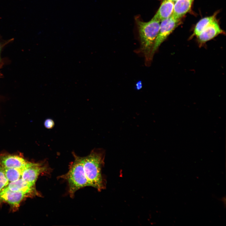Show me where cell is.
I'll list each match as a JSON object with an SVG mask.
<instances>
[{
    "label": "cell",
    "instance_id": "6da1fadb",
    "mask_svg": "<svg viewBox=\"0 0 226 226\" xmlns=\"http://www.w3.org/2000/svg\"><path fill=\"white\" fill-rule=\"evenodd\" d=\"M72 154L74 160L70 163L68 171L57 177L67 182L70 197L73 198L78 190L87 186L94 187L98 191L105 189L106 181L102 169L105 164V150L94 148L84 157L73 152Z\"/></svg>",
    "mask_w": 226,
    "mask_h": 226
},
{
    "label": "cell",
    "instance_id": "7a4b0ae2",
    "mask_svg": "<svg viewBox=\"0 0 226 226\" xmlns=\"http://www.w3.org/2000/svg\"><path fill=\"white\" fill-rule=\"evenodd\" d=\"M141 42V51L143 53L147 65L153 57L152 52L155 40L158 34L160 22L152 18L147 22L138 20L137 21Z\"/></svg>",
    "mask_w": 226,
    "mask_h": 226
},
{
    "label": "cell",
    "instance_id": "3957f363",
    "mask_svg": "<svg viewBox=\"0 0 226 226\" xmlns=\"http://www.w3.org/2000/svg\"><path fill=\"white\" fill-rule=\"evenodd\" d=\"M52 169L46 160L39 162L29 161L24 168L21 178L29 183L35 185V183L40 175H50Z\"/></svg>",
    "mask_w": 226,
    "mask_h": 226
},
{
    "label": "cell",
    "instance_id": "277c9868",
    "mask_svg": "<svg viewBox=\"0 0 226 226\" xmlns=\"http://www.w3.org/2000/svg\"><path fill=\"white\" fill-rule=\"evenodd\" d=\"M180 20V19L175 18L172 15L169 18L161 22L152 52L153 56L160 45L178 25Z\"/></svg>",
    "mask_w": 226,
    "mask_h": 226
},
{
    "label": "cell",
    "instance_id": "5b68a950",
    "mask_svg": "<svg viewBox=\"0 0 226 226\" xmlns=\"http://www.w3.org/2000/svg\"><path fill=\"white\" fill-rule=\"evenodd\" d=\"M28 197L32 196L24 191H12L4 187L0 192V204L3 202L7 203L13 211H15L19 208L22 200Z\"/></svg>",
    "mask_w": 226,
    "mask_h": 226
},
{
    "label": "cell",
    "instance_id": "8992f818",
    "mask_svg": "<svg viewBox=\"0 0 226 226\" xmlns=\"http://www.w3.org/2000/svg\"><path fill=\"white\" fill-rule=\"evenodd\" d=\"M29 162L21 153H0V167L3 168H20L24 167Z\"/></svg>",
    "mask_w": 226,
    "mask_h": 226
},
{
    "label": "cell",
    "instance_id": "52a82bcc",
    "mask_svg": "<svg viewBox=\"0 0 226 226\" xmlns=\"http://www.w3.org/2000/svg\"><path fill=\"white\" fill-rule=\"evenodd\" d=\"M6 188L13 191H21L28 193L32 197L41 196V194L36 189L35 185L32 184L21 178L16 181L10 182Z\"/></svg>",
    "mask_w": 226,
    "mask_h": 226
},
{
    "label": "cell",
    "instance_id": "ba28073f",
    "mask_svg": "<svg viewBox=\"0 0 226 226\" xmlns=\"http://www.w3.org/2000/svg\"><path fill=\"white\" fill-rule=\"evenodd\" d=\"M224 33L216 20L207 27L197 37L201 44L204 43L215 37L217 35Z\"/></svg>",
    "mask_w": 226,
    "mask_h": 226
},
{
    "label": "cell",
    "instance_id": "9c48e42d",
    "mask_svg": "<svg viewBox=\"0 0 226 226\" xmlns=\"http://www.w3.org/2000/svg\"><path fill=\"white\" fill-rule=\"evenodd\" d=\"M170 0H163L156 13L152 18L161 22L172 14L174 4Z\"/></svg>",
    "mask_w": 226,
    "mask_h": 226
},
{
    "label": "cell",
    "instance_id": "30bf717a",
    "mask_svg": "<svg viewBox=\"0 0 226 226\" xmlns=\"http://www.w3.org/2000/svg\"><path fill=\"white\" fill-rule=\"evenodd\" d=\"M194 0H178L174 3L172 14L175 18L180 19L190 9Z\"/></svg>",
    "mask_w": 226,
    "mask_h": 226
},
{
    "label": "cell",
    "instance_id": "8fae6325",
    "mask_svg": "<svg viewBox=\"0 0 226 226\" xmlns=\"http://www.w3.org/2000/svg\"><path fill=\"white\" fill-rule=\"evenodd\" d=\"M27 164L20 168H2L8 181L11 182L21 178L22 172Z\"/></svg>",
    "mask_w": 226,
    "mask_h": 226
},
{
    "label": "cell",
    "instance_id": "7c38bea8",
    "mask_svg": "<svg viewBox=\"0 0 226 226\" xmlns=\"http://www.w3.org/2000/svg\"><path fill=\"white\" fill-rule=\"evenodd\" d=\"M215 19V15L205 17L201 19L196 24L194 30L193 35L197 36Z\"/></svg>",
    "mask_w": 226,
    "mask_h": 226
},
{
    "label": "cell",
    "instance_id": "4fadbf2b",
    "mask_svg": "<svg viewBox=\"0 0 226 226\" xmlns=\"http://www.w3.org/2000/svg\"><path fill=\"white\" fill-rule=\"evenodd\" d=\"M9 183L2 168L0 167V192Z\"/></svg>",
    "mask_w": 226,
    "mask_h": 226
},
{
    "label": "cell",
    "instance_id": "5bb4252c",
    "mask_svg": "<svg viewBox=\"0 0 226 226\" xmlns=\"http://www.w3.org/2000/svg\"><path fill=\"white\" fill-rule=\"evenodd\" d=\"M44 125L46 128L50 129L53 128L54 126L55 123L54 121L52 119H47L45 121Z\"/></svg>",
    "mask_w": 226,
    "mask_h": 226
},
{
    "label": "cell",
    "instance_id": "9a60e30c",
    "mask_svg": "<svg viewBox=\"0 0 226 226\" xmlns=\"http://www.w3.org/2000/svg\"><path fill=\"white\" fill-rule=\"evenodd\" d=\"M142 87V83L141 81H138L136 84V88L139 90L141 89Z\"/></svg>",
    "mask_w": 226,
    "mask_h": 226
},
{
    "label": "cell",
    "instance_id": "2e32d148",
    "mask_svg": "<svg viewBox=\"0 0 226 226\" xmlns=\"http://www.w3.org/2000/svg\"><path fill=\"white\" fill-rule=\"evenodd\" d=\"M170 0L174 2H175L177 1L178 0Z\"/></svg>",
    "mask_w": 226,
    "mask_h": 226
}]
</instances>
